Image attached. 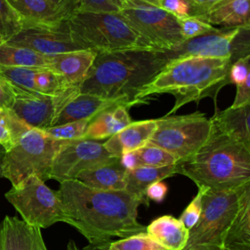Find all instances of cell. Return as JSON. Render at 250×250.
<instances>
[{"mask_svg": "<svg viewBox=\"0 0 250 250\" xmlns=\"http://www.w3.org/2000/svg\"><path fill=\"white\" fill-rule=\"evenodd\" d=\"M57 191L65 223L75 228L89 243L146 232V227L137 220L138 208L143 202L126 190H100L77 180H68L61 182Z\"/></svg>", "mask_w": 250, "mask_h": 250, "instance_id": "1", "label": "cell"}, {"mask_svg": "<svg viewBox=\"0 0 250 250\" xmlns=\"http://www.w3.org/2000/svg\"><path fill=\"white\" fill-rule=\"evenodd\" d=\"M168 60L165 51L150 47L98 53L79 86V93L140 104L135 96L156 76Z\"/></svg>", "mask_w": 250, "mask_h": 250, "instance_id": "2", "label": "cell"}, {"mask_svg": "<svg viewBox=\"0 0 250 250\" xmlns=\"http://www.w3.org/2000/svg\"><path fill=\"white\" fill-rule=\"evenodd\" d=\"M229 59L182 57L169 60L164 67L135 96L140 104H147L152 95L170 94L175 97V113L184 104L198 103L205 97L216 98L219 91L229 84Z\"/></svg>", "mask_w": 250, "mask_h": 250, "instance_id": "3", "label": "cell"}, {"mask_svg": "<svg viewBox=\"0 0 250 250\" xmlns=\"http://www.w3.org/2000/svg\"><path fill=\"white\" fill-rule=\"evenodd\" d=\"M175 166L176 174L188 177L197 187L236 189L250 183V146L212 127L206 142Z\"/></svg>", "mask_w": 250, "mask_h": 250, "instance_id": "4", "label": "cell"}, {"mask_svg": "<svg viewBox=\"0 0 250 250\" xmlns=\"http://www.w3.org/2000/svg\"><path fill=\"white\" fill-rule=\"evenodd\" d=\"M66 24L74 43L96 54L148 47L118 13L75 12Z\"/></svg>", "mask_w": 250, "mask_h": 250, "instance_id": "5", "label": "cell"}, {"mask_svg": "<svg viewBox=\"0 0 250 250\" xmlns=\"http://www.w3.org/2000/svg\"><path fill=\"white\" fill-rule=\"evenodd\" d=\"M66 141L56 140L43 130L30 127L7 150L3 157V178L16 186L31 175L44 182L50 179L54 157Z\"/></svg>", "mask_w": 250, "mask_h": 250, "instance_id": "6", "label": "cell"}, {"mask_svg": "<svg viewBox=\"0 0 250 250\" xmlns=\"http://www.w3.org/2000/svg\"><path fill=\"white\" fill-rule=\"evenodd\" d=\"M242 188L231 190L208 188L205 191L200 218L188 230V238L183 250H224V238L237 211Z\"/></svg>", "mask_w": 250, "mask_h": 250, "instance_id": "7", "label": "cell"}, {"mask_svg": "<svg viewBox=\"0 0 250 250\" xmlns=\"http://www.w3.org/2000/svg\"><path fill=\"white\" fill-rule=\"evenodd\" d=\"M5 197L20 213L21 220L30 226L46 229L56 223H65V214L58 191L51 189L35 175L12 186Z\"/></svg>", "mask_w": 250, "mask_h": 250, "instance_id": "8", "label": "cell"}, {"mask_svg": "<svg viewBox=\"0 0 250 250\" xmlns=\"http://www.w3.org/2000/svg\"><path fill=\"white\" fill-rule=\"evenodd\" d=\"M118 14L150 48L170 51L184 41L178 19L160 7L141 0H124Z\"/></svg>", "mask_w": 250, "mask_h": 250, "instance_id": "9", "label": "cell"}, {"mask_svg": "<svg viewBox=\"0 0 250 250\" xmlns=\"http://www.w3.org/2000/svg\"><path fill=\"white\" fill-rule=\"evenodd\" d=\"M156 129L147 144L163 148L178 160L193 154L208 139L212 124L201 112L165 115L157 118Z\"/></svg>", "mask_w": 250, "mask_h": 250, "instance_id": "10", "label": "cell"}, {"mask_svg": "<svg viewBox=\"0 0 250 250\" xmlns=\"http://www.w3.org/2000/svg\"><path fill=\"white\" fill-rule=\"evenodd\" d=\"M118 158L111 155L104 144L97 141L87 139L66 141L54 157L50 179L59 183L75 180L81 172L113 162Z\"/></svg>", "mask_w": 250, "mask_h": 250, "instance_id": "11", "label": "cell"}, {"mask_svg": "<svg viewBox=\"0 0 250 250\" xmlns=\"http://www.w3.org/2000/svg\"><path fill=\"white\" fill-rule=\"evenodd\" d=\"M14 90L15 97L11 110L25 124L40 130L54 126L64 104L79 93L78 87H69L57 96L25 91L16 87Z\"/></svg>", "mask_w": 250, "mask_h": 250, "instance_id": "12", "label": "cell"}, {"mask_svg": "<svg viewBox=\"0 0 250 250\" xmlns=\"http://www.w3.org/2000/svg\"><path fill=\"white\" fill-rule=\"evenodd\" d=\"M6 42L29 48L47 57L82 50L74 43L68 31L66 21L60 26L22 23L21 29Z\"/></svg>", "mask_w": 250, "mask_h": 250, "instance_id": "13", "label": "cell"}, {"mask_svg": "<svg viewBox=\"0 0 250 250\" xmlns=\"http://www.w3.org/2000/svg\"><path fill=\"white\" fill-rule=\"evenodd\" d=\"M238 28L216 27L215 30L208 33L184 40L177 47L165 52L169 60L182 57L224 58L230 60L233 52V41Z\"/></svg>", "mask_w": 250, "mask_h": 250, "instance_id": "14", "label": "cell"}, {"mask_svg": "<svg viewBox=\"0 0 250 250\" xmlns=\"http://www.w3.org/2000/svg\"><path fill=\"white\" fill-rule=\"evenodd\" d=\"M0 250H48L41 229L6 216L0 222Z\"/></svg>", "mask_w": 250, "mask_h": 250, "instance_id": "15", "label": "cell"}, {"mask_svg": "<svg viewBox=\"0 0 250 250\" xmlns=\"http://www.w3.org/2000/svg\"><path fill=\"white\" fill-rule=\"evenodd\" d=\"M115 104H129L133 106L138 104V103L122 99H105L96 95L78 93L64 104L57 116L54 126L78 120L91 121L97 114Z\"/></svg>", "mask_w": 250, "mask_h": 250, "instance_id": "16", "label": "cell"}, {"mask_svg": "<svg viewBox=\"0 0 250 250\" xmlns=\"http://www.w3.org/2000/svg\"><path fill=\"white\" fill-rule=\"evenodd\" d=\"M156 129V120H143L131 122L128 126L117 132L104 144L105 149L115 157L135 151L146 146Z\"/></svg>", "mask_w": 250, "mask_h": 250, "instance_id": "17", "label": "cell"}, {"mask_svg": "<svg viewBox=\"0 0 250 250\" xmlns=\"http://www.w3.org/2000/svg\"><path fill=\"white\" fill-rule=\"evenodd\" d=\"M96 53L89 50H75L50 57V67L61 74L68 86L78 87L84 81L94 62Z\"/></svg>", "mask_w": 250, "mask_h": 250, "instance_id": "18", "label": "cell"}, {"mask_svg": "<svg viewBox=\"0 0 250 250\" xmlns=\"http://www.w3.org/2000/svg\"><path fill=\"white\" fill-rule=\"evenodd\" d=\"M224 250H250V183L241 189L237 211L224 238Z\"/></svg>", "mask_w": 250, "mask_h": 250, "instance_id": "19", "label": "cell"}, {"mask_svg": "<svg viewBox=\"0 0 250 250\" xmlns=\"http://www.w3.org/2000/svg\"><path fill=\"white\" fill-rule=\"evenodd\" d=\"M249 6V0H223L198 18L222 28L250 27Z\"/></svg>", "mask_w": 250, "mask_h": 250, "instance_id": "20", "label": "cell"}, {"mask_svg": "<svg viewBox=\"0 0 250 250\" xmlns=\"http://www.w3.org/2000/svg\"><path fill=\"white\" fill-rule=\"evenodd\" d=\"M210 121L217 131L250 146V104L216 111Z\"/></svg>", "mask_w": 250, "mask_h": 250, "instance_id": "21", "label": "cell"}, {"mask_svg": "<svg viewBox=\"0 0 250 250\" xmlns=\"http://www.w3.org/2000/svg\"><path fill=\"white\" fill-rule=\"evenodd\" d=\"M130 107L129 104H115L103 110L90 121L83 139L98 141L121 131L132 122Z\"/></svg>", "mask_w": 250, "mask_h": 250, "instance_id": "22", "label": "cell"}, {"mask_svg": "<svg viewBox=\"0 0 250 250\" xmlns=\"http://www.w3.org/2000/svg\"><path fill=\"white\" fill-rule=\"evenodd\" d=\"M146 232L165 250H183L188 238V229L171 215L154 219L146 227Z\"/></svg>", "mask_w": 250, "mask_h": 250, "instance_id": "23", "label": "cell"}, {"mask_svg": "<svg viewBox=\"0 0 250 250\" xmlns=\"http://www.w3.org/2000/svg\"><path fill=\"white\" fill-rule=\"evenodd\" d=\"M126 169L117 160L81 172L75 180L100 190H124Z\"/></svg>", "mask_w": 250, "mask_h": 250, "instance_id": "24", "label": "cell"}, {"mask_svg": "<svg viewBox=\"0 0 250 250\" xmlns=\"http://www.w3.org/2000/svg\"><path fill=\"white\" fill-rule=\"evenodd\" d=\"M20 14L22 23L46 26H60L65 22V16L48 0H9Z\"/></svg>", "mask_w": 250, "mask_h": 250, "instance_id": "25", "label": "cell"}, {"mask_svg": "<svg viewBox=\"0 0 250 250\" xmlns=\"http://www.w3.org/2000/svg\"><path fill=\"white\" fill-rule=\"evenodd\" d=\"M175 174V164L163 167L139 166L126 171L124 190L141 199L143 204L147 205L149 204L146 198V190L147 187L155 182L163 181Z\"/></svg>", "mask_w": 250, "mask_h": 250, "instance_id": "26", "label": "cell"}, {"mask_svg": "<svg viewBox=\"0 0 250 250\" xmlns=\"http://www.w3.org/2000/svg\"><path fill=\"white\" fill-rule=\"evenodd\" d=\"M0 65L16 67H50V57L41 55L29 48L8 42L0 44Z\"/></svg>", "mask_w": 250, "mask_h": 250, "instance_id": "27", "label": "cell"}, {"mask_svg": "<svg viewBox=\"0 0 250 250\" xmlns=\"http://www.w3.org/2000/svg\"><path fill=\"white\" fill-rule=\"evenodd\" d=\"M178 159L163 148L146 144L139 149L124 154L120 157V162L126 170L139 166L163 167L176 164Z\"/></svg>", "mask_w": 250, "mask_h": 250, "instance_id": "28", "label": "cell"}, {"mask_svg": "<svg viewBox=\"0 0 250 250\" xmlns=\"http://www.w3.org/2000/svg\"><path fill=\"white\" fill-rule=\"evenodd\" d=\"M30 128L11 108L0 107V146L9 149L16 141Z\"/></svg>", "mask_w": 250, "mask_h": 250, "instance_id": "29", "label": "cell"}, {"mask_svg": "<svg viewBox=\"0 0 250 250\" xmlns=\"http://www.w3.org/2000/svg\"><path fill=\"white\" fill-rule=\"evenodd\" d=\"M34 85L36 93L50 96L60 95L70 87L61 74L47 67L37 69Z\"/></svg>", "mask_w": 250, "mask_h": 250, "instance_id": "30", "label": "cell"}, {"mask_svg": "<svg viewBox=\"0 0 250 250\" xmlns=\"http://www.w3.org/2000/svg\"><path fill=\"white\" fill-rule=\"evenodd\" d=\"M22 27V19L9 0H0V34L5 41L16 35Z\"/></svg>", "mask_w": 250, "mask_h": 250, "instance_id": "31", "label": "cell"}, {"mask_svg": "<svg viewBox=\"0 0 250 250\" xmlns=\"http://www.w3.org/2000/svg\"><path fill=\"white\" fill-rule=\"evenodd\" d=\"M89 123H90L89 120L72 121V122L62 124V125L52 126L43 131L46 134H48L50 137L56 140H63V141L78 140V139L84 138V135L86 133Z\"/></svg>", "mask_w": 250, "mask_h": 250, "instance_id": "32", "label": "cell"}, {"mask_svg": "<svg viewBox=\"0 0 250 250\" xmlns=\"http://www.w3.org/2000/svg\"><path fill=\"white\" fill-rule=\"evenodd\" d=\"M178 22L184 40L194 38L216 29V27L194 16L180 18L178 19Z\"/></svg>", "mask_w": 250, "mask_h": 250, "instance_id": "33", "label": "cell"}, {"mask_svg": "<svg viewBox=\"0 0 250 250\" xmlns=\"http://www.w3.org/2000/svg\"><path fill=\"white\" fill-rule=\"evenodd\" d=\"M207 188L198 187V190L196 195L192 198L189 204L185 208L179 220L183 223V225L189 230L191 229L198 222L201 212H202V198L207 190Z\"/></svg>", "mask_w": 250, "mask_h": 250, "instance_id": "34", "label": "cell"}, {"mask_svg": "<svg viewBox=\"0 0 250 250\" xmlns=\"http://www.w3.org/2000/svg\"><path fill=\"white\" fill-rule=\"evenodd\" d=\"M119 10L117 0H78L77 12L118 13Z\"/></svg>", "mask_w": 250, "mask_h": 250, "instance_id": "35", "label": "cell"}, {"mask_svg": "<svg viewBox=\"0 0 250 250\" xmlns=\"http://www.w3.org/2000/svg\"><path fill=\"white\" fill-rule=\"evenodd\" d=\"M250 56L239 59L234 62L229 69V81L235 85L243 82L246 78L250 77Z\"/></svg>", "mask_w": 250, "mask_h": 250, "instance_id": "36", "label": "cell"}, {"mask_svg": "<svg viewBox=\"0 0 250 250\" xmlns=\"http://www.w3.org/2000/svg\"><path fill=\"white\" fill-rule=\"evenodd\" d=\"M160 8L180 19L188 16L189 4L187 0H160Z\"/></svg>", "mask_w": 250, "mask_h": 250, "instance_id": "37", "label": "cell"}, {"mask_svg": "<svg viewBox=\"0 0 250 250\" xmlns=\"http://www.w3.org/2000/svg\"><path fill=\"white\" fill-rule=\"evenodd\" d=\"M168 192V187L166 183L163 181L155 182L149 185L146 190V198L149 202V200H153L155 202H162L166 197Z\"/></svg>", "mask_w": 250, "mask_h": 250, "instance_id": "38", "label": "cell"}, {"mask_svg": "<svg viewBox=\"0 0 250 250\" xmlns=\"http://www.w3.org/2000/svg\"><path fill=\"white\" fill-rule=\"evenodd\" d=\"M250 104V77L236 85L235 99L230 107H240Z\"/></svg>", "mask_w": 250, "mask_h": 250, "instance_id": "39", "label": "cell"}, {"mask_svg": "<svg viewBox=\"0 0 250 250\" xmlns=\"http://www.w3.org/2000/svg\"><path fill=\"white\" fill-rule=\"evenodd\" d=\"M221 1L223 0H189L188 16L201 17Z\"/></svg>", "mask_w": 250, "mask_h": 250, "instance_id": "40", "label": "cell"}, {"mask_svg": "<svg viewBox=\"0 0 250 250\" xmlns=\"http://www.w3.org/2000/svg\"><path fill=\"white\" fill-rule=\"evenodd\" d=\"M15 97L14 87L0 75V107L10 108Z\"/></svg>", "mask_w": 250, "mask_h": 250, "instance_id": "41", "label": "cell"}, {"mask_svg": "<svg viewBox=\"0 0 250 250\" xmlns=\"http://www.w3.org/2000/svg\"><path fill=\"white\" fill-rule=\"evenodd\" d=\"M56 9L62 12L66 20L78 10V0H48Z\"/></svg>", "mask_w": 250, "mask_h": 250, "instance_id": "42", "label": "cell"}, {"mask_svg": "<svg viewBox=\"0 0 250 250\" xmlns=\"http://www.w3.org/2000/svg\"><path fill=\"white\" fill-rule=\"evenodd\" d=\"M4 153H5V149L3 146H0V178H3V157H4Z\"/></svg>", "mask_w": 250, "mask_h": 250, "instance_id": "43", "label": "cell"}, {"mask_svg": "<svg viewBox=\"0 0 250 250\" xmlns=\"http://www.w3.org/2000/svg\"><path fill=\"white\" fill-rule=\"evenodd\" d=\"M124 0H117L119 6H121V3L123 2ZM141 1H144V2H146V3H149L151 5H154V6H157V7H160V0H141Z\"/></svg>", "mask_w": 250, "mask_h": 250, "instance_id": "44", "label": "cell"}, {"mask_svg": "<svg viewBox=\"0 0 250 250\" xmlns=\"http://www.w3.org/2000/svg\"><path fill=\"white\" fill-rule=\"evenodd\" d=\"M65 250H80V249L78 248V246L76 245V243H75L72 239H70V240L67 242V244H66Z\"/></svg>", "mask_w": 250, "mask_h": 250, "instance_id": "45", "label": "cell"}, {"mask_svg": "<svg viewBox=\"0 0 250 250\" xmlns=\"http://www.w3.org/2000/svg\"><path fill=\"white\" fill-rule=\"evenodd\" d=\"M3 42H5V39H4V38H3V36L0 34V44H1V43H3Z\"/></svg>", "mask_w": 250, "mask_h": 250, "instance_id": "46", "label": "cell"}, {"mask_svg": "<svg viewBox=\"0 0 250 250\" xmlns=\"http://www.w3.org/2000/svg\"><path fill=\"white\" fill-rule=\"evenodd\" d=\"M187 1H189V0H187Z\"/></svg>", "mask_w": 250, "mask_h": 250, "instance_id": "47", "label": "cell"}]
</instances>
